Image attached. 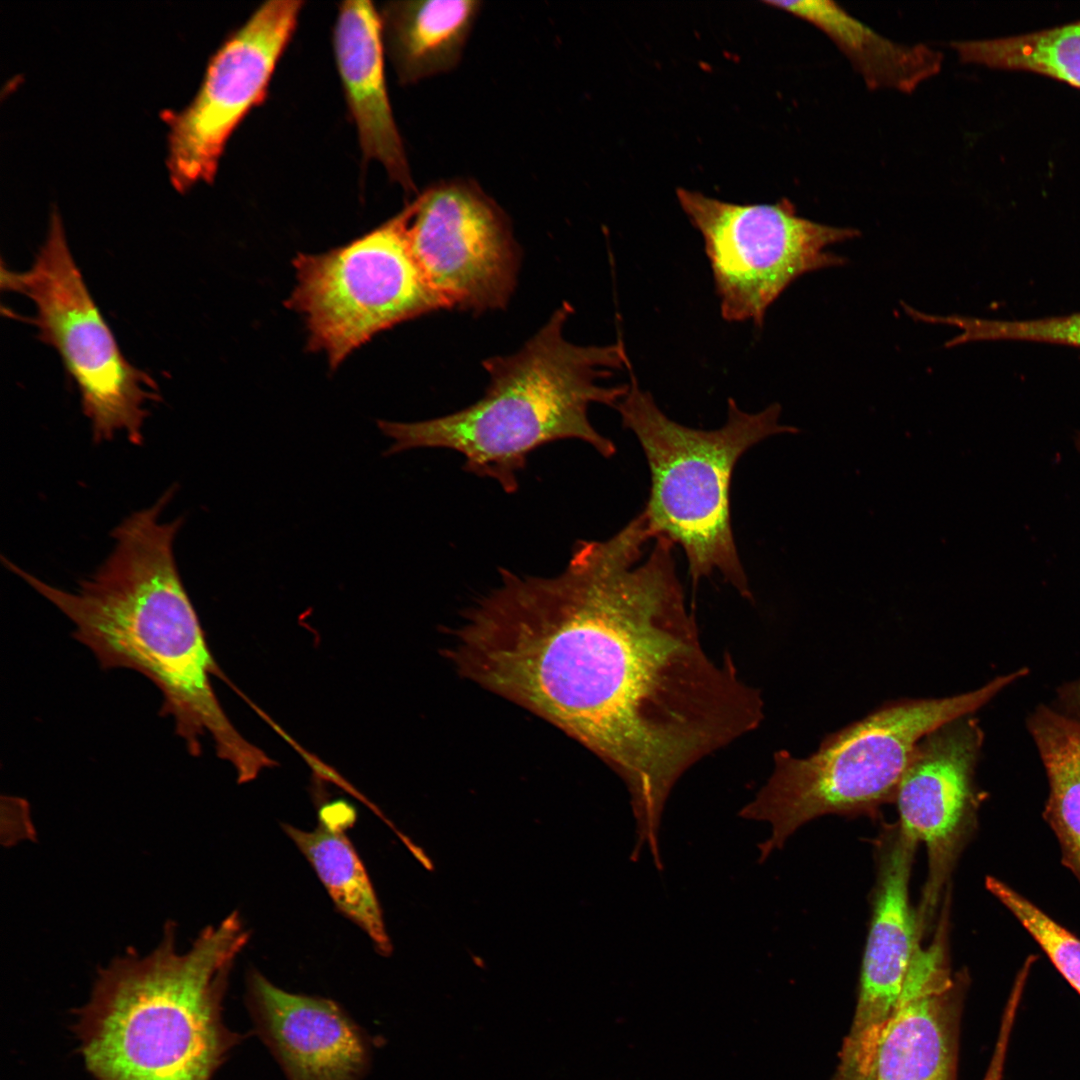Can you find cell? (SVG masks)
<instances>
[{
	"mask_svg": "<svg viewBox=\"0 0 1080 1080\" xmlns=\"http://www.w3.org/2000/svg\"><path fill=\"white\" fill-rule=\"evenodd\" d=\"M633 519L585 540L559 574L517 596L500 626L494 665L509 701L549 721L625 784L634 854L660 856L659 827L678 780L764 719L758 688L732 657L704 650L686 606L675 544Z\"/></svg>",
	"mask_w": 1080,
	"mask_h": 1080,
	"instance_id": "1",
	"label": "cell"
},
{
	"mask_svg": "<svg viewBox=\"0 0 1080 1080\" xmlns=\"http://www.w3.org/2000/svg\"><path fill=\"white\" fill-rule=\"evenodd\" d=\"M134 512L112 532V552L74 592L48 584L8 559L4 565L58 608L73 624V637L103 669L126 668L161 692V714L172 718L188 752H202L209 734L218 756L245 783L273 760L248 743L230 723L210 677L220 676L196 610L182 583L173 544L182 520H161L172 496Z\"/></svg>",
	"mask_w": 1080,
	"mask_h": 1080,
	"instance_id": "2",
	"label": "cell"
},
{
	"mask_svg": "<svg viewBox=\"0 0 1080 1080\" xmlns=\"http://www.w3.org/2000/svg\"><path fill=\"white\" fill-rule=\"evenodd\" d=\"M168 922L159 945L113 959L98 972L73 1026L95 1080H212L239 1036L222 1002L249 934L237 912L178 952Z\"/></svg>",
	"mask_w": 1080,
	"mask_h": 1080,
	"instance_id": "3",
	"label": "cell"
},
{
	"mask_svg": "<svg viewBox=\"0 0 1080 1080\" xmlns=\"http://www.w3.org/2000/svg\"><path fill=\"white\" fill-rule=\"evenodd\" d=\"M573 312L563 303L516 353L483 362L490 376L484 396L454 413L417 422L377 420L393 440L383 456L420 448L454 450L463 469L496 481L507 493L518 489L517 473L539 447L580 440L603 457L616 452L588 418L591 404L616 407L629 384L598 385L613 370L631 367L621 339L604 346L568 342L563 327Z\"/></svg>",
	"mask_w": 1080,
	"mask_h": 1080,
	"instance_id": "4",
	"label": "cell"
},
{
	"mask_svg": "<svg viewBox=\"0 0 1080 1080\" xmlns=\"http://www.w3.org/2000/svg\"><path fill=\"white\" fill-rule=\"evenodd\" d=\"M1026 674L1023 667L948 697L892 700L827 735L808 757L775 752L768 780L739 811L741 818L771 826V835L758 845L759 862L818 817H877L882 805L894 802L914 751L927 734L974 714Z\"/></svg>",
	"mask_w": 1080,
	"mask_h": 1080,
	"instance_id": "5",
	"label": "cell"
},
{
	"mask_svg": "<svg viewBox=\"0 0 1080 1080\" xmlns=\"http://www.w3.org/2000/svg\"><path fill=\"white\" fill-rule=\"evenodd\" d=\"M628 372V392L615 409L623 426L638 439L649 466L651 487L642 512L654 539L664 536L681 546L694 590L701 579L719 573L751 600L731 525L732 474L752 446L798 429L780 423L777 403L748 413L732 398L720 428L684 426L670 419L652 394L640 387L632 367Z\"/></svg>",
	"mask_w": 1080,
	"mask_h": 1080,
	"instance_id": "6",
	"label": "cell"
},
{
	"mask_svg": "<svg viewBox=\"0 0 1080 1080\" xmlns=\"http://www.w3.org/2000/svg\"><path fill=\"white\" fill-rule=\"evenodd\" d=\"M415 199L374 230L320 254L293 260L296 285L286 301L308 331V348L337 368L379 332L444 305L409 243Z\"/></svg>",
	"mask_w": 1080,
	"mask_h": 1080,
	"instance_id": "7",
	"label": "cell"
},
{
	"mask_svg": "<svg viewBox=\"0 0 1080 1080\" xmlns=\"http://www.w3.org/2000/svg\"><path fill=\"white\" fill-rule=\"evenodd\" d=\"M1 285L33 302L31 322L76 384L94 441L124 432L141 444L146 405L159 399L156 383L122 354L74 261L57 210L33 264L22 272L2 265Z\"/></svg>",
	"mask_w": 1080,
	"mask_h": 1080,
	"instance_id": "8",
	"label": "cell"
},
{
	"mask_svg": "<svg viewBox=\"0 0 1080 1080\" xmlns=\"http://www.w3.org/2000/svg\"><path fill=\"white\" fill-rule=\"evenodd\" d=\"M676 195L703 238L720 313L728 322L761 327L770 306L797 278L846 262L827 247L860 233L802 217L785 198L739 204L682 187Z\"/></svg>",
	"mask_w": 1080,
	"mask_h": 1080,
	"instance_id": "9",
	"label": "cell"
},
{
	"mask_svg": "<svg viewBox=\"0 0 1080 1080\" xmlns=\"http://www.w3.org/2000/svg\"><path fill=\"white\" fill-rule=\"evenodd\" d=\"M303 5L300 0L262 3L210 57L191 101L162 113L169 178L178 191L214 179L228 139L265 100Z\"/></svg>",
	"mask_w": 1080,
	"mask_h": 1080,
	"instance_id": "10",
	"label": "cell"
},
{
	"mask_svg": "<svg viewBox=\"0 0 1080 1080\" xmlns=\"http://www.w3.org/2000/svg\"><path fill=\"white\" fill-rule=\"evenodd\" d=\"M415 202L410 247L444 308H503L515 287L519 250L502 208L467 178L440 180Z\"/></svg>",
	"mask_w": 1080,
	"mask_h": 1080,
	"instance_id": "11",
	"label": "cell"
},
{
	"mask_svg": "<svg viewBox=\"0 0 1080 1080\" xmlns=\"http://www.w3.org/2000/svg\"><path fill=\"white\" fill-rule=\"evenodd\" d=\"M984 738L974 714L933 730L917 745L895 796L899 825L927 850V878L916 910L923 937L935 926L952 872L978 825L986 796L976 782Z\"/></svg>",
	"mask_w": 1080,
	"mask_h": 1080,
	"instance_id": "12",
	"label": "cell"
},
{
	"mask_svg": "<svg viewBox=\"0 0 1080 1080\" xmlns=\"http://www.w3.org/2000/svg\"><path fill=\"white\" fill-rule=\"evenodd\" d=\"M951 897L944 899L935 933L920 946L892 1013L869 1044L843 1066L850 1080H951L947 1002Z\"/></svg>",
	"mask_w": 1080,
	"mask_h": 1080,
	"instance_id": "13",
	"label": "cell"
},
{
	"mask_svg": "<svg viewBox=\"0 0 1080 1080\" xmlns=\"http://www.w3.org/2000/svg\"><path fill=\"white\" fill-rule=\"evenodd\" d=\"M918 841L885 824L875 842L876 880L862 958L858 1000L843 1058L864 1049L892 1013L923 938L910 904L909 881Z\"/></svg>",
	"mask_w": 1080,
	"mask_h": 1080,
	"instance_id": "14",
	"label": "cell"
},
{
	"mask_svg": "<svg viewBox=\"0 0 1080 1080\" xmlns=\"http://www.w3.org/2000/svg\"><path fill=\"white\" fill-rule=\"evenodd\" d=\"M248 1004L288 1080H360L366 1072V1040L332 1000L286 992L252 970Z\"/></svg>",
	"mask_w": 1080,
	"mask_h": 1080,
	"instance_id": "15",
	"label": "cell"
},
{
	"mask_svg": "<svg viewBox=\"0 0 1080 1080\" xmlns=\"http://www.w3.org/2000/svg\"><path fill=\"white\" fill-rule=\"evenodd\" d=\"M332 43L363 159L380 162L406 193L417 192L387 91L379 10L370 1L340 3Z\"/></svg>",
	"mask_w": 1080,
	"mask_h": 1080,
	"instance_id": "16",
	"label": "cell"
},
{
	"mask_svg": "<svg viewBox=\"0 0 1080 1080\" xmlns=\"http://www.w3.org/2000/svg\"><path fill=\"white\" fill-rule=\"evenodd\" d=\"M483 2L390 1L379 10L384 48L403 85L454 70Z\"/></svg>",
	"mask_w": 1080,
	"mask_h": 1080,
	"instance_id": "17",
	"label": "cell"
},
{
	"mask_svg": "<svg viewBox=\"0 0 1080 1080\" xmlns=\"http://www.w3.org/2000/svg\"><path fill=\"white\" fill-rule=\"evenodd\" d=\"M764 3L805 20L826 34L872 90L893 89L910 93L941 70L943 55L938 50L921 43L905 45L890 40L835 2Z\"/></svg>",
	"mask_w": 1080,
	"mask_h": 1080,
	"instance_id": "18",
	"label": "cell"
},
{
	"mask_svg": "<svg viewBox=\"0 0 1080 1080\" xmlns=\"http://www.w3.org/2000/svg\"><path fill=\"white\" fill-rule=\"evenodd\" d=\"M319 816L312 831L290 824H283V830L310 862L338 910L370 937L378 953L389 955L392 944L376 893L362 861L340 829L347 823L339 822L342 817L334 816L328 805Z\"/></svg>",
	"mask_w": 1080,
	"mask_h": 1080,
	"instance_id": "19",
	"label": "cell"
},
{
	"mask_svg": "<svg viewBox=\"0 0 1080 1080\" xmlns=\"http://www.w3.org/2000/svg\"><path fill=\"white\" fill-rule=\"evenodd\" d=\"M1026 727L1047 778L1043 817L1058 841L1062 864L1080 884V722L1039 704Z\"/></svg>",
	"mask_w": 1080,
	"mask_h": 1080,
	"instance_id": "20",
	"label": "cell"
},
{
	"mask_svg": "<svg viewBox=\"0 0 1080 1080\" xmlns=\"http://www.w3.org/2000/svg\"><path fill=\"white\" fill-rule=\"evenodd\" d=\"M959 60L1026 72L1080 89V19L1022 34L951 43Z\"/></svg>",
	"mask_w": 1080,
	"mask_h": 1080,
	"instance_id": "21",
	"label": "cell"
},
{
	"mask_svg": "<svg viewBox=\"0 0 1080 1080\" xmlns=\"http://www.w3.org/2000/svg\"><path fill=\"white\" fill-rule=\"evenodd\" d=\"M985 886L1029 933L1080 996V938L1005 882L987 876Z\"/></svg>",
	"mask_w": 1080,
	"mask_h": 1080,
	"instance_id": "22",
	"label": "cell"
},
{
	"mask_svg": "<svg viewBox=\"0 0 1080 1080\" xmlns=\"http://www.w3.org/2000/svg\"><path fill=\"white\" fill-rule=\"evenodd\" d=\"M996 340L1032 341L1080 348V312L1031 320H998L993 324Z\"/></svg>",
	"mask_w": 1080,
	"mask_h": 1080,
	"instance_id": "23",
	"label": "cell"
},
{
	"mask_svg": "<svg viewBox=\"0 0 1080 1080\" xmlns=\"http://www.w3.org/2000/svg\"><path fill=\"white\" fill-rule=\"evenodd\" d=\"M1009 1047L1004 1042H996L982 1080H1004V1071Z\"/></svg>",
	"mask_w": 1080,
	"mask_h": 1080,
	"instance_id": "24",
	"label": "cell"
},
{
	"mask_svg": "<svg viewBox=\"0 0 1080 1080\" xmlns=\"http://www.w3.org/2000/svg\"><path fill=\"white\" fill-rule=\"evenodd\" d=\"M1074 442H1075V446H1076L1077 450H1078V451H1079V453H1080V432H1078V433L1076 434V437H1075V440H1074Z\"/></svg>",
	"mask_w": 1080,
	"mask_h": 1080,
	"instance_id": "25",
	"label": "cell"
}]
</instances>
